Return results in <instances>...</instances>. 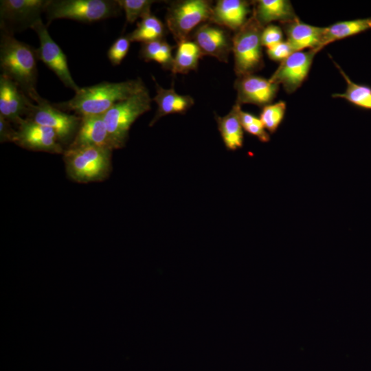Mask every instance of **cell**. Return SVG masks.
Listing matches in <instances>:
<instances>
[{
  "mask_svg": "<svg viewBox=\"0 0 371 371\" xmlns=\"http://www.w3.org/2000/svg\"><path fill=\"white\" fill-rule=\"evenodd\" d=\"M145 88L139 78L119 82L104 81L80 87L70 100L52 104L63 111H72L79 116L102 115L115 104Z\"/></svg>",
  "mask_w": 371,
  "mask_h": 371,
  "instance_id": "1",
  "label": "cell"
},
{
  "mask_svg": "<svg viewBox=\"0 0 371 371\" xmlns=\"http://www.w3.org/2000/svg\"><path fill=\"white\" fill-rule=\"evenodd\" d=\"M38 60L36 49L1 30V74L14 81L32 102L40 95L36 91Z\"/></svg>",
  "mask_w": 371,
  "mask_h": 371,
  "instance_id": "2",
  "label": "cell"
},
{
  "mask_svg": "<svg viewBox=\"0 0 371 371\" xmlns=\"http://www.w3.org/2000/svg\"><path fill=\"white\" fill-rule=\"evenodd\" d=\"M112 151L94 146L68 148L63 153L68 177L82 183L105 179L111 169Z\"/></svg>",
  "mask_w": 371,
  "mask_h": 371,
  "instance_id": "3",
  "label": "cell"
},
{
  "mask_svg": "<svg viewBox=\"0 0 371 371\" xmlns=\"http://www.w3.org/2000/svg\"><path fill=\"white\" fill-rule=\"evenodd\" d=\"M153 98L147 88L120 101L103 115L114 149L123 148L128 137L131 125L151 107Z\"/></svg>",
  "mask_w": 371,
  "mask_h": 371,
  "instance_id": "4",
  "label": "cell"
},
{
  "mask_svg": "<svg viewBox=\"0 0 371 371\" xmlns=\"http://www.w3.org/2000/svg\"><path fill=\"white\" fill-rule=\"evenodd\" d=\"M262 27L253 12L232 36L234 72L237 77L254 74L264 67L261 34Z\"/></svg>",
  "mask_w": 371,
  "mask_h": 371,
  "instance_id": "5",
  "label": "cell"
},
{
  "mask_svg": "<svg viewBox=\"0 0 371 371\" xmlns=\"http://www.w3.org/2000/svg\"><path fill=\"white\" fill-rule=\"evenodd\" d=\"M121 10L117 0H47L44 12L49 23L60 19L92 23L116 16Z\"/></svg>",
  "mask_w": 371,
  "mask_h": 371,
  "instance_id": "6",
  "label": "cell"
},
{
  "mask_svg": "<svg viewBox=\"0 0 371 371\" xmlns=\"http://www.w3.org/2000/svg\"><path fill=\"white\" fill-rule=\"evenodd\" d=\"M213 5L208 0H182L168 8L166 23L177 44L189 38L201 24L210 20Z\"/></svg>",
  "mask_w": 371,
  "mask_h": 371,
  "instance_id": "7",
  "label": "cell"
},
{
  "mask_svg": "<svg viewBox=\"0 0 371 371\" xmlns=\"http://www.w3.org/2000/svg\"><path fill=\"white\" fill-rule=\"evenodd\" d=\"M26 118L52 128L60 142L67 144L74 139L80 123L81 117L63 111L47 100L38 95L29 102Z\"/></svg>",
  "mask_w": 371,
  "mask_h": 371,
  "instance_id": "8",
  "label": "cell"
},
{
  "mask_svg": "<svg viewBox=\"0 0 371 371\" xmlns=\"http://www.w3.org/2000/svg\"><path fill=\"white\" fill-rule=\"evenodd\" d=\"M47 0H1V30L13 34L31 28L41 19Z\"/></svg>",
  "mask_w": 371,
  "mask_h": 371,
  "instance_id": "9",
  "label": "cell"
},
{
  "mask_svg": "<svg viewBox=\"0 0 371 371\" xmlns=\"http://www.w3.org/2000/svg\"><path fill=\"white\" fill-rule=\"evenodd\" d=\"M38 35L39 47L36 49L38 60L52 70L68 88L77 92L80 87L73 79L68 67L67 56L59 45L52 38L46 25L38 20L31 27Z\"/></svg>",
  "mask_w": 371,
  "mask_h": 371,
  "instance_id": "10",
  "label": "cell"
},
{
  "mask_svg": "<svg viewBox=\"0 0 371 371\" xmlns=\"http://www.w3.org/2000/svg\"><path fill=\"white\" fill-rule=\"evenodd\" d=\"M189 39L196 43L203 56L228 62L232 52V36L229 30L209 21L199 25Z\"/></svg>",
  "mask_w": 371,
  "mask_h": 371,
  "instance_id": "11",
  "label": "cell"
},
{
  "mask_svg": "<svg viewBox=\"0 0 371 371\" xmlns=\"http://www.w3.org/2000/svg\"><path fill=\"white\" fill-rule=\"evenodd\" d=\"M315 54L316 53L311 49L308 52H293L280 62L269 80L279 85H282L286 93H293L308 77Z\"/></svg>",
  "mask_w": 371,
  "mask_h": 371,
  "instance_id": "12",
  "label": "cell"
},
{
  "mask_svg": "<svg viewBox=\"0 0 371 371\" xmlns=\"http://www.w3.org/2000/svg\"><path fill=\"white\" fill-rule=\"evenodd\" d=\"M14 143L34 151L56 154L65 151L54 130L27 118H23L19 124Z\"/></svg>",
  "mask_w": 371,
  "mask_h": 371,
  "instance_id": "13",
  "label": "cell"
},
{
  "mask_svg": "<svg viewBox=\"0 0 371 371\" xmlns=\"http://www.w3.org/2000/svg\"><path fill=\"white\" fill-rule=\"evenodd\" d=\"M237 98L236 103L252 104L264 107L271 104L276 97L279 85L269 79L254 74L237 77L234 82Z\"/></svg>",
  "mask_w": 371,
  "mask_h": 371,
  "instance_id": "14",
  "label": "cell"
},
{
  "mask_svg": "<svg viewBox=\"0 0 371 371\" xmlns=\"http://www.w3.org/2000/svg\"><path fill=\"white\" fill-rule=\"evenodd\" d=\"M31 100L6 76L0 75V115L16 125L26 115Z\"/></svg>",
  "mask_w": 371,
  "mask_h": 371,
  "instance_id": "15",
  "label": "cell"
},
{
  "mask_svg": "<svg viewBox=\"0 0 371 371\" xmlns=\"http://www.w3.org/2000/svg\"><path fill=\"white\" fill-rule=\"evenodd\" d=\"M251 5L252 1L219 0L213 5L210 21L236 32L251 15Z\"/></svg>",
  "mask_w": 371,
  "mask_h": 371,
  "instance_id": "16",
  "label": "cell"
},
{
  "mask_svg": "<svg viewBox=\"0 0 371 371\" xmlns=\"http://www.w3.org/2000/svg\"><path fill=\"white\" fill-rule=\"evenodd\" d=\"M80 117L77 133L68 148L94 146L113 150L103 115Z\"/></svg>",
  "mask_w": 371,
  "mask_h": 371,
  "instance_id": "17",
  "label": "cell"
},
{
  "mask_svg": "<svg viewBox=\"0 0 371 371\" xmlns=\"http://www.w3.org/2000/svg\"><path fill=\"white\" fill-rule=\"evenodd\" d=\"M281 25L286 34V41L294 52L309 48L317 53V49L321 42L324 27L304 23L299 18Z\"/></svg>",
  "mask_w": 371,
  "mask_h": 371,
  "instance_id": "18",
  "label": "cell"
},
{
  "mask_svg": "<svg viewBox=\"0 0 371 371\" xmlns=\"http://www.w3.org/2000/svg\"><path fill=\"white\" fill-rule=\"evenodd\" d=\"M152 77L156 87V95L153 101L157 104V110L149 124L150 126H153L165 115L185 113L194 105V99L188 95L178 94L175 90L173 84L170 89H165L157 82L154 76Z\"/></svg>",
  "mask_w": 371,
  "mask_h": 371,
  "instance_id": "19",
  "label": "cell"
},
{
  "mask_svg": "<svg viewBox=\"0 0 371 371\" xmlns=\"http://www.w3.org/2000/svg\"><path fill=\"white\" fill-rule=\"evenodd\" d=\"M252 5L254 15L264 27L272 21L284 23L298 18L288 0H258L252 1Z\"/></svg>",
  "mask_w": 371,
  "mask_h": 371,
  "instance_id": "20",
  "label": "cell"
},
{
  "mask_svg": "<svg viewBox=\"0 0 371 371\" xmlns=\"http://www.w3.org/2000/svg\"><path fill=\"white\" fill-rule=\"evenodd\" d=\"M240 105L235 103L230 111L221 117L216 115L218 129L223 142L229 150L240 148L243 144V127L240 120Z\"/></svg>",
  "mask_w": 371,
  "mask_h": 371,
  "instance_id": "21",
  "label": "cell"
},
{
  "mask_svg": "<svg viewBox=\"0 0 371 371\" xmlns=\"http://www.w3.org/2000/svg\"><path fill=\"white\" fill-rule=\"evenodd\" d=\"M371 29V17L339 21L324 27L322 40L317 49L319 52L334 41L353 36Z\"/></svg>",
  "mask_w": 371,
  "mask_h": 371,
  "instance_id": "22",
  "label": "cell"
},
{
  "mask_svg": "<svg viewBox=\"0 0 371 371\" xmlns=\"http://www.w3.org/2000/svg\"><path fill=\"white\" fill-rule=\"evenodd\" d=\"M171 72L176 75L187 74L198 67L203 55L196 43L188 38L178 43Z\"/></svg>",
  "mask_w": 371,
  "mask_h": 371,
  "instance_id": "23",
  "label": "cell"
},
{
  "mask_svg": "<svg viewBox=\"0 0 371 371\" xmlns=\"http://www.w3.org/2000/svg\"><path fill=\"white\" fill-rule=\"evenodd\" d=\"M166 25L156 16L150 13L137 24V27L127 36L131 42L148 43L164 38Z\"/></svg>",
  "mask_w": 371,
  "mask_h": 371,
  "instance_id": "24",
  "label": "cell"
},
{
  "mask_svg": "<svg viewBox=\"0 0 371 371\" xmlns=\"http://www.w3.org/2000/svg\"><path fill=\"white\" fill-rule=\"evenodd\" d=\"M333 61L346 82L347 87L344 93H334L332 96L344 98L357 108L371 110V86L354 82L337 63Z\"/></svg>",
  "mask_w": 371,
  "mask_h": 371,
  "instance_id": "25",
  "label": "cell"
},
{
  "mask_svg": "<svg viewBox=\"0 0 371 371\" xmlns=\"http://www.w3.org/2000/svg\"><path fill=\"white\" fill-rule=\"evenodd\" d=\"M173 48L165 38L144 43L141 44L139 56L145 62L155 61L164 69L171 71L174 60Z\"/></svg>",
  "mask_w": 371,
  "mask_h": 371,
  "instance_id": "26",
  "label": "cell"
},
{
  "mask_svg": "<svg viewBox=\"0 0 371 371\" xmlns=\"http://www.w3.org/2000/svg\"><path fill=\"white\" fill-rule=\"evenodd\" d=\"M285 111L286 102L279 101L262 107L259 118L265 129L274 133L283 120Z\"/></svg>",
  "mask_w": 371,
  "mask_h": 371,
  "instance_id": "27",
  "label": "cell"
},
{
  "mask_svg": "<svg viewBox=\"0 0 371 371\" xmlns=\"http://www.w3.org/2000/svg\"><path fill=\"white\" fill-rule=\"evenodd\" d=\"M120 7L124 10L128 23H133L139 18L151 13L153 0H117Z\"/></svg>",
  "mask_w": 371,
  "mask_h": 371,
  "instance_id": "28",
  "label": "cell"
},
{
  "mask_svg": "<svg viewBox=\"0 0 371 371\" xmlns=\"http://www.w3.org/2000/svg\"><path fill=\"white\" fill-rule=\"evenodd\" d=\"M131 41L128 36H121L111 45L107 51V57L112 65H120L127 55Z\"/></svg>",
  "mask_w": 371,
  "mask_h": 371,
  "instance_id": "29",
  "label": "cell"
},
{
  "mask_svg": "<svg viewBox=\"0 0 371 371\" xmlns=\"http://www.w3.org/2000/svg\"><path fill=\"white\" fill-rule=\"evenodd\" d=\"M282 39L283 33L279 26L269 24L263 28L261 34L262 47H271L283 41Z\"/></svg>",
  "mask_w": 371,
  "mask_h": 371,
  "instance_id": "30",
  "label": "cell"
},
{
  "mask_svg": "<svg viewBox=\"0 0 371 371\" xmlns=\"http://www.w3.org/2000/svg\"><path fill=\"white\" fill-rule=\"evenodd\" d=\"M266 52L270 59L280 62H282L294 52L286 41H283L271 47L267 48Z\"/></svg>",
  "mask_w": 371,
  "mask_h": 371,
  "instance_id": "31",
  "label": "cell"
},
{
  "mask_svg": "<svg viewBox=\"0 0 371 371\" xmlns=\"http://www.w3.org/2000/svg\"><path fill=\"white\" fill-rule=\"evenodd\" d=\"M17 131L14 130L10 124V122L0 115V142H14L16 137Z\"/></svg>",
  "mask_w": 371,
  "mask_h": 371,
  "instance_id": "32",
  "label": "cell"
},
{
  "mask_svg": "<svg viewBox=\"0 0 371 371\" xmlns=\"http://www.w3.org/2000/svg\"><path fill=\"white\" fill-rule=\"evenodd\" d=\"M243 129L251 135L256 137L262 142H267L270 139L269 134L267 132L260 120L245 126Z\"/></svg>",
  "mask_w": 371,
  "mask_h": 371,
  "instance_id": "33",
  "label": "cell"
},
{
  "mask_svg": "<svg viewBox=\"0 0 371 371\" xmlns=\"http://www.w3.org/2000/svg\"><path fill=\"white\" fill-rule=\"evenodd\" d=\"M239 117L243 128L260 120L259 117L248 112L243 111L242 109L239 111Z\"/></svg>",
  "mask_w": 371,
  "mask_h": 371,
  "instance_id": "34",
  "label": "cell"
}]
</instances>
